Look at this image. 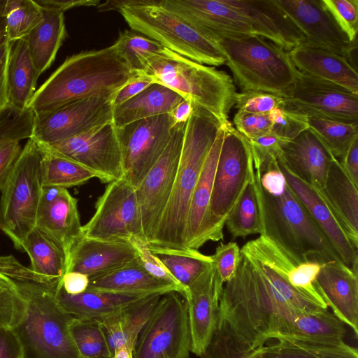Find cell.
<instances>
[{
    "label": "cell",
    "instance_id": "9a60e30c",
    "mask_svg": "<svg viewBox=\"0 0 358 358\" xmlns=\"http://www.w3.org/2000/svg\"><path fill=\"white\" fill-rule=\"evenodd\" d=\"M186 123L175 125L164 152L136 189L140 208L143 237L148 244L169 200L182 148Z\"/></svg>",
    "mask_w": 358,
    "mask_h": 358
},
{
    "label": "cell",
    "instance_id": "e0dca14e",
    "mask_svg": "<svg viewBox=\"0 0 358 358\" xmlns=\"http://www.w3.org/2000/svg\"><path fill=\"white\" fill-rule=\"evenodd\" d=\"M43 145L94 172L103 182L124 176L122 152L113 122L61 141Z\"/></svg>",
    "mask_w": 358,
    "mask_h": 358
},
{
    "label": "cell",
    "instance_id": "680465c9",
    "mask_svg": "<svg viewBox=\"0 0 358 358\" xmlns=\"http://www.w3.org/2000/svg\"><path fill=\"white\" fill-rule=\"evenodd\" d=\"M11 48L8 41L0 45V110L9 105L7 88V67Z\"/></svg>",
    "mask_w": 358,
    "mask_h": 358
},
{
    "label": "cell",
    "instance_id": "44dd1931",
    "mask_svg": "<svg viewBox=\"0 0 358 358\" xmlns=\"http://www.w3.org/2000/svg\"><path fill=\"white\" fill-rule=\"evenodd\" d=\"M315 287L333 314L358 334L357 273L340 260L321 264Z\"/></svg>",
    "mask_w": 358,
    "mask_h": 358
},
{
    "label": "cell",
    "instance_id": "5bb4252c",
    "mask_svg": "<svg viewBox=\"0 0 358 358\" xmlns=\"http://www.w3.org/2000/svg\"><path fill=\"white\" fill-rule=\"evenodd\" d=\"M113 96H91L35 114L31 138L48 145L113 122Z\"/></svg>",
    "mask_w": 358,
    "mask_h": 358
},
{
    "label": "cell",
    "instance_id": "8d00e7d4",
    "mask_svg": "<svg viewBox=\"0 0 358 358\" xmlns=\"http://www.w3.org/2000/svg\"><path fill=\"white\" fill-rule=\"evenodd\" d=\"M38 143L41 150L43 187L68 189L83 185L92 178L99 179V176L89 169Z\"/></svg>",
    "mask_w": 358,
    "mask_h": 358
},
{
    "label": "cell",
    "instance_id": "cb8c5ba5",
    "mask_svg": "<svg viewBox=\"0 0 358 358\" xmlns=\"http://www.w3.org/2000/svg\"><path fill=\"white\" fill-rule=\"evenodd\" d=\"M345 324L327 308L297 310L279 317L268 336L270 340L290 338L324 343L343 341Z\"/></svg>",
    "mask_w": 358,
    "mask_h": 358
},
{
    "label": "cell",
    "instance_id": "603a6c76",
    "mask_svg": "<svg viewBox=\"0 0 358 358\" xmlns=\"http://www.w3.org/2000/svg\"><path fill=\"white\" fill-rule=\"evenodd\" d=\"M334 155L308 129L282 143L278 162L296 178L317 190L323 188Z\"/></svg>",
    "mask_w": 358,
    "mask_h": 358
},
{
    "label": "cell",
    "instance_id": "d6986e66",
    "mask_svg": "<svg viewBox=\"0 0 358 358\" xmlns=\"http://www.w3.org/2000/svg\"><path fill=\"white\" fill-rule=\"evenodd\" d=\"M224 283L212 265L187 287L185 298L191 337V352L201 357L217 328Z\"/></svg>",
    "mask_w": 358,
    "mask_h": 358
},
{
    "label": "cell",
    "instance_id": "8992f818",
    "mask_svg": "<svg viewBox=\"0 0 358 358\" xmlns=\"http://www.w3.org/2000/svg\"><path fill=\"white\" fill-rule=\"evenodd\" d=\"M97 8L114 10L130 28L167 49L198 63L219 66L226 58L220 46L205 37L157 0H110Z\"/></svg>",
    "mask_w": 358,
    "mask_h": 358
},
{
    "label": "cell",
    "instance_id": "277c9868",
    "mask_svg": "<svg viewBox=\"0 0 358 358\" xmlns=\"http://www.w3.org/2000/svg\"><path fill=\"white\" fill-rule=\"evenodd\" d=\"M140 73L133 71L115 43L67 57L36 90L27 108L34 114L96 96L112 95Z\"/></svg>",
    "mask_w": 358,
    "mask_h": 358
},
{
    "label": "cell",
    "instance_id": "681fc988",
    "mask_svg": "<svg viewBox=\"0 0 358 358\" xmlns=\"http://www.w3.org/2000/svg\"><path fill=\"white\" fill-rule=\"evenodd\" d=\"M26 302L16 288L0 287V328H14L22 319Z\"/></svg>",
    "mask_w": 358,
    "mask_h": 358
},
{
    "label": "cell",
    "instance_id": "e7e4bbea",
    "mask_svg": "<svg viewBox=\"0 0 358 358\" xmlns=\"http://www.w3.org/2000/svg\"><path fill=\"white\" fill-rule=\"evenodd\" d=\"M6 2V0H0V45L8 41L4 13Z\"/></svg>",
    "mask_w": 358,
    "mask_h": 358
},
{
    "label": "cell",
    "instance_id": "f6af8a7d",
    "mask_svg": "<svg viewBox=\"0 0 358 358\" xmlns=\"http://www.w3.org/2000/svg\"><path fill=\"white\" fill-rule=\"evenodd\" d=\"M34 113L29 108L20 110L7 106L0 110V146L10 141L32 137Z\"/></svg>",
    "mask_w": 358,
    "mask_h": 358
},
{
    "label": "cell",
    "instance_id": "484cf974",
    "mask_svg": "<svg viewBox=\"0 0 358 358\" xmlns=\"http://www.w3.org/2000/svg\"><path fill=\"white\" fill-rule=\"evenodd\" d=\"M288 52L299 73L341 86L358 95L357 69L345 57L305 43Z\"/></svg>",
    "mask_w": 358,
    "mask_h": 358
},
{
    "label": "cell",
    "instance_id": "2e32d148",
    "mask_svg": "<svg viewBox=\"0 0 358 358\" xmlns=\"http://www.w3.org/2000/svg\"><path fill=\"white\" fill-rule=\"evenodd\" d=\"M280 108L308 117L358 123V95L301 73Z\"/></svg>",
    "mask_w": 358,
    "mask_h": 358
},
{
    "label": "cell",
    "instance_id": "5b68a950",
    "mask_svg": "<svg viewBox=\"0 0 358 358\" xmlns=\"http://www.w3.org/2000/svg\"><path fill=\"white\" fill-rule=\"evenodd\" d=\"M223 124L192 103L173 187L153 238L148 244L151 250H188L185 229L191 199L207 155Z\"/></svg>",
    "mask_w": 358,
    "mask_h": 358
},
{
    "label": "cell",
    "instance_id": "7bdbcfd3",
    "mask_svg": "<svg viewBox=\"0 0 358 358\" xmlns=\"http://www.w3.org/2000/svg\"><path fill=\"white\" fill-rule=\"evenodd\" d=\"M7 39L10 43L25 38L41 22L43 7L32 0H6Z\"/></svg>",
    "mask_w": 358,
    "mask_h": 358
},
{
    "label": "cell",
    "instance_id": "9c48e42d",
    "mask_svg": "<svg viewBox=\"0 0 358 358\" xmlns=\"http://www.w3.org/2000/svg\"><path fill=\"white\" fill-rule=\"evenodd\" d=\"M41 150L32 138L28 139L0 190V229L17 250L36 227L43 186L41 177Z\"/></svg>",
    "mask_w": 358,
    "mask_h": 358
},
{
    "label": "cell",
    "instance_id": "8fae6325",
    "mask_svg": "<svg viewBox=\"0 0 358 358\" xmlns=\"http://www.w3.org/2000/svg\"><path fill=\"white\" fill-rule=\"evenodd\" d=\"M191 337L185 298L162 294L136 341L134 358H189Z\"/></svg>",
    "mask_w": 358,
    "mask_h": 358
},
{
    "label": "cell",
    "instance_id": "1f68e13d",
    "mask_svg": "<svg viewBox=\"0 0 358 358\" xmlns=\"http://www.w3.org/2000/svg\"><path fill=\"white\" fill-rule=\"evenodd\" d=\"M183 100L171 89L154 83L113 108V122L116 128H119L139 120L170 113Z\"/></svg>",
    "mask_w": 358,
    "mask_h": 358
},
{
    "label": "cell",
    "instance_id": "bcb514c9",
    "mask_svg": "<svg viewBox=\"0 0 358 358\" xmlns=\"http://www.w3.org/2000/svg\"><path fill=\"white\" fill-rule=\"evenodd\" d=\"M271 132L285 142L290 141L309 129L306 115L276 108L269 113Z\"/></svg>",
    "mask_w": 358,
    "mask_h": 358
},
{
    "label": "cell",
    "instance_id": "4fadbf2b",
    "mask_svg": "<svg viewBox=\"0 0 358 358\" xmlns=\"http://www.w3.org/2000/svg\"><path fill=\"white\" fill-rule=\"evenodd\" d=\"M82 231L86 237L103 241H144L136 188L123 177L109 182Z\"/></svg>",
    "mask_w": 358,
    "mask_h": 358
},
{
    "label": "cell",
    "instance_id": "52a82bcc",
    "mask_svg": "<svg viewBox=\"0 0 358 358\" xmlns=\"http://www.w3.org/2000/svg\"><path fill=\"white\" fill-rule=\"evenodd\" d=\"M215 43L241 92H263L282 97L296 84L299 72L289 52L272 41L252 36L220 38Z\"/></svg>",
    "mask_w": 358,
    "mask_h": 358
},
{
    "label": "cell",
    "instance_id": "7dc6e473",
    "mask_svg": "<svg viewBox=\"0 0 358 358\" xmlns=\"http://www.w3.org/2000/svg\"><path fill=\"white\" fill-rule=\"evenodd\" d=\"M135 248L139 264L155 278L178 287L180 294L185 298L187 289L182 287L171 274L164 264L152 253L148 243L138 237L129 241Z\"/></svg>",
    "mask_w": 358,
    "mask_h": 358
},
{
    "label": "cell",
    "instance_id": "f1b7e54d",
    "mask_svg": "<svg viewBox=\"0 0 358 358\" xmlns=\"http://www.w3.org/2000/svg\"><path fill=\"white\" fill-rule=\"evenodd\" d=\"M162 296L161 294L145 296L116 313L96 319L101 324L113 355L116 348L123 345L134 350L141 329Z\"/></svg>",
    "mask_w": 358,
    "mask_h": 358
},
{
    "label": "cell",
    "instance_id": "f907efd6",
    "mask_svg": "<svg viewBox=\"0 0 358 358\" xmlns=\"http://www.w3.org/2000/svg\"><path fill=\"white\" fill-rule=\"evenodd\" d=\"M282 97L263 92H241L235 96L234 106L238 110L251 113H269L280 108Z\"/></svg>",
    "mask_w": 358,
    "mask_h": 358
},
{
    "label": "cell",
    "instance_id": "be15d7a7",
    "mask_svg": "<svg viewBox=\"0 0 358 358\" xmlns=\"http://www.w3.org/2000/svg\"><path fill=\"white\" fill-rule=\"evenodd\" d=\"M192 111V103L184 99L178 104L170 113L175 124L186 123Z\"/></svg>",
    "mask_w": 358,
    "mask_h": 358
},
{
    "label": "cell",
    "instance_id": "3957f363",
    "mask_svg": "<svg viewBox=\"0 0 358 358\" xmlns=\"http://www.w3.org/2000/svg\"><path fill=\"white\" fill-rule=\"evenodd\" d=\"M0 274L12 280L26 302L24 315L13 330L22 358H82L70 331L73 316L59 303L62 280L36 274L13 256H0Z\"/></svg>",
    "mask_w": 358,
    "mask_h": 358
},
{
    "label": "cell",
    "instance_id": "83f0119b",
    "mask_svg": "<svg viewBox=\"0 0 358 358\" xmlns=\"http://www.w3.org/2000/svg\"><path fill=\"white\" fill-rule=\"evenodd\" d=\"M224 124L207 155L192 194L185 229V243L188 249L199 250L207 242L206 226L213 180L223 141Z\"/></svg>",
    "mask_w": 358,
    "mask_h": 358
},
{
    "label": "cell",
    "instance_id": "4dcf8cb0",
    "mask_svg": "<svg viewBox=\"0 0 358 358\" xmlns=\"http://www.w3.org/2000/svg\"><path fill=\"white\" fill-rule=\"evenodd\" d=\"M148 295L120 294L86 290L78 294H69L62 285L55 292L61 306L78 318L97 319L116 313Z\"/></svg>",
    "mask_w": 358,
    "mask_h": 358
},
{
    "label": "cell",
    "instance_id": "ba28073f",
    "mask_svg": "<svg viewBox=\"0 0 358 358\" xmlns=\"http://www.w3.org/2000/svg\"><path fill=\"white\" fill-rule=\"evenodd\" d=\"M143 73L208 111L222 124L229 122L228 114L235 105L237 92L226 72L166 49L150 61Z\"/></svg>",
    "mask_w": 358,
    "mask_h": 358
},
{
    "label": "cell",
    "instance_id": "30bf717a",
    "mask_svg": "<svg viewBox=\"0 0 358 358\" xmlns=\"http://www.w3.org/2000/svg\"><path fill=\"white\" fill-rule=\"evenodd\" d=\"M252 151L248 139L229 121L213 180L206 226V241L223 239L226 220L247 186L254 179Z\"/></svg>",
    "mask_w": 358,
    "mask_h": 358
},
{
    "label": "cell",
    "instance_id": "7c38bea8",
    "mask_svg": "<svg viewBox=\"0 0 358 358\" xmlns=\"http://www.w3.org/2000/svg\"><path fill=\"white\" fill-rule=\"evenodd\" d=\"M170 113L139 120L116 128L124 178L134 188L158 161L172 136Z\"/></svg>",
    "mask_w": 358,
    "mask_h": 358
},
{
    "label": "cell",
    "instance_id": "b9f144b4",
    "mask_svg": "<svg viewBox=\"0 0 358 358\" xmlns=\"http://www.w3.org/2000/svg\"><path fill=\"white\" fill-rule=\"evenodd\" d=\"M70 331L82 358H113L97 320L74 317L70 324Z\"/></svg>",
    "mask_w": 358,
    "mask_h": 358
},
{
    "label": "cell",
    "instance_id": "4316f807",
    "mask_svg": "<svg viewBox=\"0 0 358 358\" xmlns=\"http://www.w3.org/2000/svg\"><path fill=\"white\" fill-rule=\"evenodd\" d=\"M339 160L334 157L324 185L317 190L347 237L358 248V191Z\"/></svg>",
    "mask_w": 358,
    "mask_h": 358
},
{
    "label": "cell",
    "instance_id": "f35d334b",
    "mask_svg": "<svg viewBox=\"0 0 358 358\" xmlns=\"http://www.w3.org/2000/svg\"><path fill=\"white\" fill-rule=\"evenodd\" d=\"M115 44L129 69L138 73H143L150 61L167 49L159 42L129 30L120 32Z\"/></svg>",
    "mask_w": 358,
    "mask_h": 358
},
{
    "label": "cell",
    "instance_id": "6da1fadb",
    "mask_svg": "<svg viewBox=\"0 0 358 358\" xmlns=\"http://www.w3.org/2000/svg\"><path fill=\"white\" fill-rule=\"evenodd\" d=\"M327 308L325 303L293 287L267 264L241 253L234 277L224 284L218 319L243 342L257 348L268 341L278 317L297 310Z\"/></svg>",
    "mask_w": 358,
    "mask_h": 358
},
{
    "label": "cell",
    "instance_id": "74e56055",
    "mask_svg": "<svg viewBox=\"0 0 358 358\" xmlns=\"http://www.w3.org/2000/svg\"><path fill=\"white\" fill-rule=\"evenodd\" d=\"M151 251L164 264L173 278L187 289L213 264L211 256L203 255L199 250Z\"/></svg>",
    "mask_w": 358,
    "mask_h": 358
},
{
    "label": "cell",
    "instance_id": "003e7915",
    "mask_svg": "<svg viewBox=\"0 0 358 358\" xmlns=\"http://www.w3.org/2000/svg\"><path fill=\"white\" fill-rule=\"evenodd\" d=\"M0 287L16 288L14 282L7 277L0 274Z\"/></svg>",
    "mask_w": 358,
    "mask_h": 358
},
{
    "label": "cell",
    "instance_id": "f5cc1de1",
    "mask_svg": "<svg viewBox=\"0 0 358 358\" xmlns=\"http://www.w3.org/2000/svg\"><path fill=\"white\" fill-rule=\"evenodd\" d=\"M248 141L253 163L259 166L278 162L282 154V143L285 142L271 132Z\"/></svg>",
    "mask_w": 358,
    "mask_h": 358
},
{
    "label": "cell",
    "instance_id": "c3c4849f",
    "mask_svg": "<svg viewBox=\"0 0 358 358\" xmlns=\"http://www.w3.org/2000/svg\"><path fill=\"white\" fill-rule=\"evenodd\" d=\"M322 1L350 41H357L358 0H322Z\"/></svg>",
    "mask_w": 358,
    "mask_h": 358
},
{
    "label": "cell",
    "instance_id": "7a4b0ae2",
    "mask_svg": "<svg viewBox=\"0 0 358 358\" xmlns=\"http://www.w3.org/2000/svg\"><path fill=\"white\" fill-rule=\"evenodd\" d=\"M262 234L271 239L298 264L340 260L322 229L289 187L278 162L254 165Z\"/></svg>",
    "mask_w": 358,
    "mask_h": 358
},
{
    "label": "cell",
    "instance_id": "e575fe53",
    "mask_svg": "<svg viewBox=\"0 0 358 358\" xmlns=\"http://www.w3.org/2000/svg\"><path fill=\"white\" fill-rule=\"evenodd\" d=\"M255 358H358L357 348L341 341L324 343L290 338L254 348Z\"/></svg>",
    "mask_w": 358,
    "mask_h": 358
},
{
    "label": "cell",
    "instance_id": "ac0fdd59",
    "mask_svg": "<svg viewBox=\"0 0 358 358\" xmlns=\"http://www.w3.org/2000/svg\"><path fill=\"white\" fill-rule=\"evenodd\" d=\"M275 1L303 34L305 43L343 56L353 64L357 41H350L322 0Z\"/></svg>",
    "mask_w": 358,
    "mask_h": 358
},
{
    "label": "cell",
    "instance_id": "9f6ffc18",
    "mask_svg": "<svg viewBox=\"0 0 358 358\" xmlns=\"http://www.w3.org/2000/svg\"><path fill=\"white\" fill-rule=\"evenodd\" d=\"M22 149L20 141H10L0 146V190L4 185Z\"/></svg>",
    "mask_w": 358,
    "mask_h": 358
},
{
    "label": "cell",
    "instance_id": "d590c367",
    "mask_svg": "<svg viewBox=\"0 0 358 358\" xmlns=\"http://www.w3.org/2000/svg\"><path fill=\"white\" fill-rule=\"evenodd\" d=\"M22 250L30 258V268L51 280H62L67 271V257L50 237L35 227L22 243Z\"/></svg>",
    "mask_w": 358,
    "mask_h": 358
},
{
    "label": "cell",
    "instance_id": "d4e9b609",
    "mask_svg": "<svg viewBox=\"0 0 358 358\" xmlns=\"http://www.w3.org/2000/svg\"><path fill=\"white\" fill-rule=\"evenodd\" d=\"M278 166L289 187L305 206L313 220L327 237L341 261L357 273V249L351 243L318 191L296 178L279 162Z\"/></svg>",
    "mask_w": 358,
    "mask_h": 358
},
{
    "label": "cell",
    "instance_id": "6125c7cd",
    "mask_svg": "<svg viewBox=\"0 0 358 358\" xmlns=\"http://www.w3.org/2000/svg\"><path fill=\"white\" fill-rule=\"evenodd\" d=\"M42 7H50L64 13L65 10L80 6H98L100 1L97 0H38L36 1Z\"/></svg>",
    "mask_w": 358,
    "mask_h": 358
},
{
    "label": "cell",
    "instance_id": "7402d4cb",
    "mask_svg": "<svg viewBox=\"0 0 358 358\" xmlns=\"http://www.w3.org/2000/svg\"><path fill=\"white\" fill-rule=\"evenodd\" d=\"M138 261L129 241H103L83 234L70 250L66 272L82 273L90 279Z\"/></svg>",
    "mask_w": 358,
    "mask_h": 358
},
{
    "label": "cell",
    "instance_id": "60d3db41",
    "mask_svg": "<svg viewBox=\"0 0 358 358\" xmlns=\"http://www.w3.org/2000/svg\"><path fill=\"white\" fill-rule=\"evenodd\" d=\"M307 119L309 129L339 161L352 142L358 138V123H348L327 118L307 117Z\"/></svg>",
    "mask_w": 358,
    "mask_h": 358
},
{
    "label": "cell",
    "instance_id": "ab89813d",
    "mask_svg": "<svg viewBox=\"0 0 358 358\" xmlns=\"http://www.w3.org/2000/svg\"><path fill=\"white\" fill-rule=\"evenodd\" d=\"M225 225L234 238L262 234L255 175L253 180L247 186L229 214Z\"/></svg>",
    "mask_w": 358,
    "mask_h": 358
},
{
    "label": "cell",
    "instance_id": "ee69618b",
    "mask_svg": "<svg viewBox=\"0 0 358 358\" xmlns=\"http://www.w3.org/2000/svg\"><path fill=\"white\" fill-rule=\"evenodd\" d=\"M254 348L240 339L228 324L218 319L211 341L200 358H255Z\"/></svg>",
    "mask_w": 358,
    "mask_h": 358
},
{
    "label": "cell",
    "instance_id": "94428289",
    "mask_svg": "<svg viewBox=\"0 0 358 358\" xmlns=\"http://www.w3.org/2000/svg\"><path fill=\"white\" fill-rule=\"evenodd\" d=\"M340 162L352 182L358 187V138L352 142Z\"/></svg>",
    "mask_w": 358,
    "mask_h": 358
},
{
    "label": "cell",
    "instance_id": "816d5d0a",
    "mask_svg": "<svg viewBox=\"0 0 358 358\" xmlns=\"http://www.w3.org/2000/svg\"><path fill=\"white\" fill-rule=\"evenodd\" d=\"M211 257L219 277L224 284L231 280L237 271L241 257V249L236 242L222 243Z\"/></svg>",
    "mask_w": 358,
    "mask_h": 358
},
{
    "label": "cell",
    "instance_id": "f546056e",
    "mask_svg": "<svg viewBox=\"0 0 358 358\" xmlns=\"http://www.w3.org/2000/svg\"><path fill=\"white\" fill-rule=\"evenodd\" d=\"M87 290L138 295L180 292L176 286L151 275L137 262L90 279Z\"/></svg>",
    "mask_w": 358,
    "mask_h": 358
},
{
    "label": "cell",
    "instance_id": "db71d44e",
    "mask_svg": "<svg viewBox=\"0 0 358 358\" xmlns=\"http://www.w3.org/2000/svg\"><path fill=\"white\" fill-rule=\"evenodd\" d=\"M233 122L237 131L248 140L266 134L271 129L268 113H251L238 110Z\"/></svg>",
    "mask_w": 358,
    "mask_h": 358
},
{
    "label": "cell",
    "instance_id": "11a10c76",
    "mask_svg": "<svg viewBox=\"0 0 358 358\" xmlns=\"http://www.w3.org/2000/svg\"><path fill=\"white\" fill-rule=\"evenodd\" d=\"M152 83V78L144 73L134 77L114 94L112 100L113 108L135 96Z\"/></svg>",
    "mask_w": 358,
    "mask_h": 358
},
{
    "label": "cell",
    "instance_id": "91938a15",
    "mask_svg": "<svg viewBox=\"0 0 358 358\" xmlns=\"http://www.w3.org/2000/svg\"><path fill=\"white\" fill-rule=\"evenodd\" d=\"M62 286L69 294H78L87 289L89 277L76 271L66 272L62 278Z\"/></svg>",
    "mask_w": 358,
    "mask_h": 358
},
{
    "label": "cell",
    "instance_id": "03108f58",
    "mask_svg": "<svg viewBox=\"0 0 358 358\" xmlns=\"http://www.w3.org/2000/svg\"><path fill=\"white\" fill-rule=\"evenodd\" d=\"M113 358H134L133 349L127 345L119 347L115 350Z\"/></svg>",
    "mask_w": 358,
    "mask_h": 358
},
{
    "label": "cell",
    "instance_id": "836d02e7",
    "mask_svg": "<svg viewBox=\"0 0 358 358\" xmlns=\"http://www.w3.org/2000/svg\"><path fill=\"white\" fill-rule=\"evenodd\" d=\"M38 77L26 39L11 43L7 67L9 105L20 110L27 109L36 92Z\"/></svg>",
    "mask_w": 358,
    "mask_h": 358
},
{
    "label": "cell",
    "instance_id": "ffe728a7",
    "mask_svg": "<svg viewBox=\"0 0 358 358\" xmlns=\"http://www.w3.org/2000/svg\"><path fill=\"white\" fill-rule=\"evenodd\" d=\"M36 227L57 243L68 259L71 248L83 236L77 199L67 189L43 187Z\"/></svg>",
    "mask_w": 358,
    "mask_h": 358
},
{
    "label": "cell",
    "instance_id": "6f0895ef",
    "mask_svg": "<svg viewBox=\"0 0 358 358\" xmlns=\"http://www.w3.org/2000/svg\"><path fill=\"white\" fill-rule=\"evenodd\" d=\"M0 358H22L21 345L11 328H0Z\"/></svg>",
    "mask_w": 358,
    "mask_h": 358
},
{
    "label": "cell",
    "instance_id": "d6a6232c",
    "mask_svg": "<svg viewBox=\"0 0 358 358\" xmlns=\"http://www.w3.org/2000/svg\"><path fill=\"white\" fill-rule=\"evenodd\" d=\"M66 36L64 12L43 7L41 22L25 38L39 76L51 66Z\"/></svg>",
    "mask_w": 358,
    "mask_h": 358
}]
</instances>
